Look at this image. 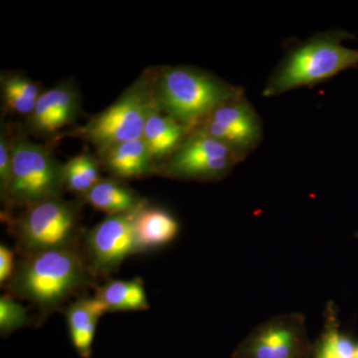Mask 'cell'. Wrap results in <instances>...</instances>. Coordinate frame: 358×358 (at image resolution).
<instances>
[{
	"instance_id": "6da1fadb",
	"label": "cell",
	"mask_w": 358,
	"mask_h": 358,
	"mask_svg": "<svg viewBox=\"0 0 358 358\" xmlns=\"http://www.w3.org/2000/svg\"><path fill=\"white\" fill-rule=\"evenodd\" d=\"M93 278L83 253L75 246L23 256L6 288L15 298L49 313L92 284Z\"/></svg>"
},
{
	"instance_id": "7a4b0ae2",
	"label": "cell",
	"mask_w": 358,
	"mask_h": 358,
	"mask_svg": "<svg viewBox=\"0 0 358 358\" xmlns=\"http://www.w3.org/2000/svg\"><path fill=\"white\" fill-rule=\"evenodd\" d=\"M155 107L192 131L223 103L244 95L234 85L190 66L150 68Z\"/></svg>"
},
{
	"instance_id": "3957f363",
	"label": "cell",
	"mask_w": 358,
	"mask_h": 358,
	"mask_svg": "<svg viewBox=\"0 0 358 358\" xmlns=\"http://www.w3.org/2000/svg\"><path fill=\"white\" fill-rule=\"evenodd\" d=\"M350 37L348 32L336 30L294 47L268 78L263 95L279 96L291 90L317 85L357 67L358 50L343 44Z\"/></svg>"
},
{
	"instance_id": "277c9868",
	"label": "cell",
	"mask_w": 358,
	"mask_h": 358,
	"mask_svg": "<svg viewBox=\"0 0 358 358\" xmlns=\"http://www.w3.org/2000/svg\"><path fill=\"white\" fill-rule=\"evenodd\" d=\"M64 164L51 148L28 138L22 127L13 131V173L2 203L24 209L45 200L62 197Z\"/></svg>"
},
{
	"instance_id": "5b68a950",
	"label": "cell",
	"mask_w": 358,
	"mask_h": 358,
	"mask_svg": "<svg viewBox=\"0 0 358 358\" xmlns=\"http://www.w3.org/2000/svg\"><path fill=\"white\" fill-rule=\"evenodd\" d=\"M155 108L152 76L147 69L112 105L92 115L84 126L73 129L71 136L92 143L96 152L117 143L138 140Z\"/></svg>"
},
{
	"instance_id": "8992f818",
	"label": "cell",
	"mask_w": 358,
	"mask_h": 358,
	"mask_svg": "<svg viewBox=\"0 0 358 358\" xmlns=\"http://www.w3.org/2000/svg\"><path fill=\"white\" fill-rule=\"evenodd\" d=\"M81 204L62 197L45 200L6 217L21 255L78 246L81 237Z\"/></svg>"
},
{
	"instance_id": "52a82bcc",
	"label": "cell",
	"mask_w": 358,
	"mask_h": 358,
	"mask_svg": "<svg viewBox=\"0 0 358 358\" xmlns=\"http://www.w3.org/2000/svg\"><path fill=\"white\" fill-rule=\"evenodd\" d=\"M240 162L222 143L195 129L157 166V174L178 180L217 181L225 178Z\"/></svg>"
},
{
	"instance_id": "ba28073f",
	"label": "cell",
	"mask_w": 358,
	"mask_h": 358,
	"mask_svg": "<svg viewBox=\"0 0 358 358\" xmlns=\"http://www.w3.org/2000/svg\"><path fill=\"white\" fill-rule=\"evenodd\" d=\"M134 212L107 216L85 233L82 253L94 278L115 272L129 257L141 253Z\"/></svg>"
},
{
	"instance_id": "9c48e42d",
	"label": "cell",
	"mask_w": 358,
	"mask_h": 358,
	"mask_svg": "<svg viewBox=\"0 0 358 358\" xmlns=\"http://www.w3.org/2000/svg\"><path fill=\"white\" fill-rule=\"evenodd\" d=\"M196 129L222 143L241 162L263 138L260 115L244 95L214 110Z\"/></svg>"
},
{
	"instance_id": "30bf717a",
	"label": "cell",
	"mask_w": 358,
	"mask_h": 358,
	"mask_svg": "<svg viewBox=\"0 0 358 358\" xmlns=\"http://www.w3.org/2000/svg\"><path fill=\"white\" fill-rule=\"evenodd\" d=\"M305 326L299 313L275 315L252 331L238 358H301L307 343Z\"/></svg>"
},
{
	"instance_id": "8fae6325",
	"label": "cell",
	"mask_w": 358,
	"mask_h": 358,
	"mask_svg": "<svg viewBox=\"0 0 358 358\" xmlns=\"http://www.w3.org/2000/svg\"><path fill=\"white\" fill-rule=\"evenodd\" d=\"M80 109L79 90L74 82L66 80L45 90L32 114L21 127L28 136L52 138L77 119Z\"/></svg>"
},
{
	"instance_id": "7c38bea8",
	"label": "cell",
	"mask_w": 358,
	"mask_h": 358,
	"mask_svg": "<svg viewBox=\"0 0 358 358\" xmlns=\"http://www.w3.org/2000/svg\"><path fill=\"white\" fill-rule=\"evenodd\" d=\"M96 155L103 171L119 180H131L157 174V162L143 138L110 145L96 152Z\"/></svg>"
},
{
	"instance_id": "4fadbf2b",
	"label": "cell",
	"mask_w": 358,
	"mask_h": 358,
	"mask_svg": "<svg viewBox=\"0 0 358 358\" xmlns=\"http://www.w3.org/2000/svg\"><path fill=\"white\" fill-rule=\"evenodd\" d=\"M108 308L96 296L78 299L66 312L72 345L81 358H91L96 326Z\"/></svg>"
},
{
	"instance_id": "5bb4252c",
	"label": "cell",
	"mask_w": 358,
	"mask_h": 358,
	"mask_svg": "<svg viewBox=\"0 0 358 358\" xmlns=\"http://www.w3.org/2000/svg\"><path fill=\"white\" fill-rule=\"evenodd\" d=\"M134 231L141 252L166 246L179 232V223L171 212L145 203L134 212Z\"/></svg>"
},
{
	"instance_id": "9a60e30c",
	"label": "cell",
	"mask_w": 358,
	"mask_h": 358,
	"mask_svg": "<svg viewBox=\"0 0 358 358\" xmlns=\"http://www.w3.org/2000/svg\"><path fill=\"white\" fill-rule=\"evenodd\" d=\"M82 199L108 216L133 213L148 203L124 181L113 178L101 179Z\"/></svg>"
},
{
	"instance_id": "2e32d148",
	"label": "cell",
	"mask_w": 358,
	"mask_h": 358,
	"mask_svg": "<svg viewBox=\"0 0 358 358\" xmlns=\"http://www.w3.org/2000/svg\"><path fill=\"white\" fill-rule=\"evenodd\" d=\"M190 131L155 108L143 129V138L157 166L169 159Z\"/></svg>"
},
{
	"instance_id": "e0dca14e",
	"label": "cell",
	"mask_w": 358,
	"mask_h": 358,
	"mask_svg": "<svg viewBox=\"0 0 358 358\" xmlns=\"http://www.w3.org/2000/svg\"><path fill=\"white\" fill-rule=\"evenodd\" d=\"M95 296L105 303L108 312H141L150 308L141 278L110 280L96 288Z\"/></svg>"
},
{
	"instance_id": "ac0fdd59",
	"label": "cell",
	"mask_w": 358,
	"mask_h": 358,
	"mask_svg": "<svg viewBox=\"0 0 358 358\" xmlns=\"http://www.w3.org/2000/svg\"><path fill=\"white\" fill-rule=\"evenodd\" d=\"M100 159L91 154L78 155L64 164L65 189L83 197L102 179Z\"/></svg>"
},
{
	"instance_id": "d6986e66",
	"label": "cell",
	"mask_w": 358,
	"mask_h": 358,
	"mask_svg": "<svg viewBox=\"0 0 358 358\" xmlns=\"http://www.w3.org/2000/svg\"><path fill=\"white\" fill-rule=\"evenodd\" d=\"M29 324V315L24 306L15 300L13 294L0 298V334L8 336Z\"/></svg>"
},
{
	"instance_id": "ffe728a7",
	"label": "cell",
	"mask_w": 358,
	"mask_h": 358,
	"mask_svg": "<svg viewBox=\"0 0 358 358\" xmlns=\"http://www.w3.org/2000/svg\"><path fill=\"white\" fill-rule=\"evenodd\" d=\"M1 94L13 95L37 102L44 90L41 86L20 73L2 72L0 76Z\"/></svg>"
},
{
	"instance_id": "44dd1931",
	"label": "cell",
	"mask_w": 358,
	"mask_h": 358,
	"mask_svg": "<svg viewBox=\"0 0 358 358\" xmlns=\"http://www.w3.org/2000/svg\"><path fill=\"white\" fill-rule=\"evenodd\" d=\"M13 173V131L1 124L0 129V196L3 197Z\"/></svg>"
},
{
	"instance_id": "7402d4cb",
	"label": "cell",
	"mask_w": 358,
	"mask_h": 358,
	"mask_svg": "<svg viewBox=\"0 0 358 358\" xmlns=\"http://www.w3.org/2000/svg\"><path fill=\"white\" fill-rule=\"evenodd\" d=\"M317 346L315 358H345L338 343V327L336 320L329 317Z\"/></svg>"
},
{
	"instance_id": "603a6c76",
	"label": "cell",
	"mask_w": 358,
	"mask_h": 358,
	"mask_svg": "<svg viewBox=\"0 0 358 358\" xmlns=\"http://www.w3.org/2000/svg\"><path fill=\"white\" fill-rule=\"evenodd\" d=\"M15 256L13 249L6 244L0 245V282L6 286L13 279L16 270Z\"/></svg>"
},
{
	"instance_id": "cb8c5ba5",
	"label": "cell",
	"mask_w": 358,
	"mask_h": 358,
	"mask_svg": "<svg viewBox=\"0 0 358 358\" xmlns=\"http://www.w3.org/2000/svg\"><path fill=\"white\" fill-rule=\"evenodd\" d=\"M355 358H358V345H357V357Z\"/></svg>"
}]
</instances>
